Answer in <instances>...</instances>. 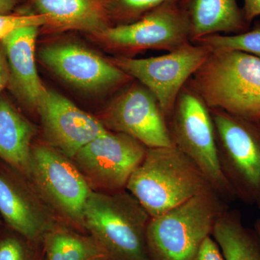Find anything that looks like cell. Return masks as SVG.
<instances>
[{
    "label": "cell",
    "mask_w": 260,
    "mask_h": 260,
    "mask_svg": "<svg viewBox=\"0 0 260 260\" xmlns=\"http://www.w3.org/2000/svg\"><path fill=\"white\" fill-rule=\"evenodd\" d=\"M188 85L210 109L260 122V58L244 51L213 49Z\"/></svg>",
    "instance_id": "cell-1"
},
{
    "label": "cell",
    "mask_w": 260,
    "mask_h": 260,
    "mask_svg": "<svg viewBox=\"0 0 260 260\" xmlns=\"http://www.w3.org/2000/svg\"><path fill=\"white\" fill-rule=\"evenodd\" d=\"M126 190L154 217L214 189L191 159L172 145L147 148Z\"/></svg>",
    "instance_id": "cell-2"
},
{
    "label": "cell",
    "mask_w": 260,
    "mask_h": 260,
    "mask_svg": "<svg viewBox=\"0 0 260 260\" xmlns=\"http://www.w3.org/2000/svg\"><path fill=\"white\" fill-rule=\"evenodd\" d=\"M150 215L129 191H92L84 212L85 230L109 260H151L146 232Z\"/></svg>",
    "instance_id": "cell-3"
},
{
    "label": "cell",
    "mask_w": 260,
    "mask_h": 260,
    "mask_svg": "<svg viewBox=\"0 0 260 260\" xmlns=\"http://www.w3.org/2000/svg\"><path fill=\"white\" fill-rule=\"evenodd\" d=\"M215 191L202 193L165 213L150 217L146 232L151 260H194L200 246L227 210Z\"/></svg>",
    "instance_id": "cell-4"
},
{
    "label": "cell",
    "mask_w": 260,
    "mask_h": 260,
    "mask_svg": "<svg viewBox=\"0 0 260 260\" xmlns=\"http://www.w3.org/2000/svg\"><path fill=\"white\" fill-rule=\"evenodd\" d=\"M26 177L60 223L87 233L84 212L93 190L73 159L47 143L32 144Z\"/></svg>",
    "instance_id": "cell-5"
},
{
    "label": "cell",
    "mask_w": 260,
    "mask_h": 260,
    "mask_svg": "<svg viewBox=\"0 0 260 260\" xmlns=\"http://www.w3.org/2000/svg\"><path fill=\"white\" fill-rule=\"evenodd\" d=\"M168 126L174 145L191 159L214 191L225 201L237 199L220 168L210 109L187 84L177 97Z\"/></svg>",
    "instance_id": "cell-6"
},
{
    "label": "cell",
    "mask_w": 260,
    "mask_h": 260,
    "mask_svg": "<svg viewBox=\"0 0 260 260\" xmlns=\"http://www.w3.org/2000/svg\"><path fill=\"white\" fill-rule=\"evenodd\" d=\"M219 162L236 198L248 204L260 201V122L210 109Z\"/></svg>",
    "instance_id": "cell-7"
},
{
    "label": "cell",
    "mask_w": 260,
    "mask_h": 260,
    "mask_svg": "<svg viewBox=\"0 0 260 260\" xmlns=\"http://www.w3.org/2000/svg\"><path fill=\"white\" fill-rule=\"evenodd\" d=\"M92 37L121 56L148 49L169 52L191 43L181 0L168 1L133 23L111 25Z\"/></svg>",
    "instance_id": "cell-8"
},
{
    "label": "cell",
    "mask_w": 260,
    "mask_h": 260,
    "mask_svg": "<svg viewBox=\"0 0 260 260\" xmlns=\"http://www.w3.org/2000/svg\"><path fill=\"white\" fill-rule=\"evenodd\" d=\"M211 51L207 46L189 43L161 56L145 59L118 56L109 59L155 95L168 121L181 89L206 61Z\"/></svg>",
    "instance_id": "cell-9"
},
{
    "label": "cell",
    "mask_w": 260,
    "mask_h": 260,
    "mask_svg": "<svg viewBox=\"0 0 260 260\" xmlns=\"http://www.w3.org/2000/svg\"><path fill=\"white\" fill-rule=\"evenodd\" d=\"M147 148L129 135L108 130L78 150L72 159L92 190L117 191L126 189Z\"/></svg>",
    "instance_id": "cell-10"
},
{
    "label": "cell",
    "mask_w": 260,
    "mask_h": 260,
    "mask_svg": "<svg viewBox=\"0 0 260 260\" xmlns=\"http://www.w3.org/2000/svg\"><path fill=\"white\" fill-rule=\"evenodd\" d=\"M99 119L107 129L129 135L147 148L174 145L156 98L139 82L124 87Z\"/></svg>",
    "instance_id": "cell-11"
},
{
    "label": "cell",
    "mask_w": 260,
    "mask_h": 260,
    "mask_svg": "<svg viewBox=\"0 0 260 260\" xmlns=\"http://www.w3.org/2000/svg\"><path fill=\"white\" fill-rule=\"evenodd\" d=\"M41 61L52 73L80 90L102 92L132 80L109 59L75 42H56L39 51Z\"/></svg>",
    "instance_id": "cell-12"
},
{
    "label": "cell",
    "mask_w": 260,
    "mask_h": 260,
    "mask_svg": "<svg viewBox=\"0 0 260 260\" xmlns=\"http://www.w3.org/2000/svg\"><path fill=\"white\" fill-rule=\"evenodd\" d=\"M46 143L73 158L85 145L108 131L102 121L64 95L44 87L37 107Z\"/></svg>",
    "instance_id": "cell-13"
},
{
    "label": "cell",
    "mask_w": 260,
    "mask_h": 260,
    "mask_svg": "<svg viewBox=\"0 0 260 260\" xmlns=\"http://www.w3.org/2000/svg\"><path fill=\"white\" fill-rule=\"evenodd\" d=\"M0 213L17 234L32 242L42 241L59 222L28 178L10 166L0 169Z\"/></svg>",
    "instance_id": "cell-14"
},
{
    "label": "cell",
    "mask_w": 260,
    "mask_h": 260,
    "mask_svg": "<svg viewBox=\"0 0 260 260\" xmlns=\"http://www.w3.org/2000/svg\"><path fill=\"white\" fill-rule=\"evenodd\" d=\"M39 26L17 29L2 40L10 72L9 86L27 107L37 109L44 85L36 64V42Z\"/></svg>",
    "instance_id": "cell-15"
},
{
    "label": "cell",
    "mask_w": 260,
    "mask_h": 260,
    "mask_svg": "<svg viewBox=\"0 0 260 260\" xmlns=\"http://www.w3.org/2000/svg\"><path fill=\"white\" fill-rule=\"evenodd\" d=\"M48 20L51 31L78 30L94 36L112 25L107 0H28Z\"/></svg>",
    "instance_id": "cell-16"
},
{
    "label": "cell",
    "mask_w": 260,
    "mask_h": 260,
    "mask_svg": "<svg viewBox=\"0 0 260 260\" xmlns=\"http://www.w3.org/2000/svg\"><path fill=\"white\" fill-rule=\"evenodd\" d=\"M189 25L190 42L215 34L247 31V23L237 0H181Z\"/></svg>",
    "instance_id": "cell-17"
},
{
    "label": "cell",
    "mask_w": 260,
    "mask_h": 260,
    "mask_svg": "<svg viewBox=\"0 0 260 260\" xmlns=\"http://www.w3.org/2000/svg\"><path fill=\"white\" fill-rule=\"evenodd\" d=\"M37 127L0 95V158L26 177Z\"/></svg>",
    "instance_id": "cell-18"
},
{
    "label": "cell",
    "mask_w": 260,
    "mask_h": 260,
    "mask_svg": "<svg viewBox=\"0 0 260 260\" xmlns=\"http://www.w3.org/2000/svg\"><path fill=\"white\" fill-rule=\"evenodd\" d=\"M47 260H109L107 253L88 233L57 222L42 239Z\"/></svg>",
    "instance_id": "cell-19"
},
{
    "label": "cell",
    "mask_w": 260,
    "mask_h": 260,
    "mask_svg": "<svg viewBox=\"0 0 260 260\" xmlns=\"http://www.w3.org/2000/svg\"><path fill=\"white\" fill-rule=\"evenodd\" d=\"M212 237L225 260H260V241L255 231L243 223L240 213L228 208L221 214Z\"/></svg>",
    "instance_id": "cell-20"
},
{
    "label": "cell",
    "mask_w": 260,
    "mask_h": 260,
    "mask_svg": "<svg viewBox=\"0 0 260 260\" xmlns=\"http://www.w3.org/2000/svg\"><path fill=\"white\" fill-rule=\"evenodd\" d=\"M213 49H232L249 53L260 58V23L247 31L234 35L208 36L194 42Z\"/></svg>",
    "instance_id": "cell-21"
},
{
    "label": "cell",
    "mask_w": 260,
    "mask_h": 260,
    "mask_svg": "<svg viewBox=\"0 0 260 260\" xmlns=\"http://www.w3.org/2000/svg\"><path fill=\"white\" fill-rule=\"evenodd\" d=\"M112 25L133 23L170 0H107Z\"/></svg>",
    "instance_id": "cell-22"
},
{
    "label": "cell",
    "mask_w": 260,
    "mask_h": 260,
    "mask_svg": "<svg viewBox=\"0 0 260 260\" xmlns=\"http://www.w3.org/2000/svg\"><path fill=\"white\" fill-rule=\"evenodd\" d=\"M0 260H47L42 241L32 242L19 235L0 239Z\"/></svg>",
    "instance_id": "cell-23"
},
{
    "label": "cell",
    "mask_w": 260,
    "mask_h": 260,
    "mask_svg": "<svg viewBox=\"0 0 260 260\" xmlns=\"http://www.w3.org/2000/svg\"><path fill=\"white\" fill-rule=\"evenodd\" d=\"M46 17L37 13L0 14V42L17 29L27 26H47Z\"/></svg>",
    "instance_id": "cell-24"
},
{
    "label": "cell",
    "mask_w": 260,
    "mask_h": 260,
    "mask_svg": "<svg viewBox=\"0 0 260 260\" xmlns=\"http://www.w3.org/2000/svg\"><path fill=\"white\" fill-rule=\"evenodd\" d=\"M194 260H225V258L218 244L210 236L200 246Z\"/></svg>",
    "instance_id": "cell-25"
},
{
    "label": "cell",
    "mask_w": 260,
    "mask_h": 260,
    "mask_svg": "<svg viewBox=\"0 0 260 260\" xmlns=\"http://www.w3.org/2000/svg\"><path fill=\"white\" fill-rule=\"evenodd\" d=\"M9 68L3 46L0 43V95L2 91L9 85Z\"/></svg>",
    "instance_id": "cell-26"
},
{
    "label": "cell",
    "mask_w": 260,
    "mask_h": 260,
    "mask_svg": "<svg viewBox=\"0 0 260 260\" xmlns=\"http://www.w3.org/2000/svg\"><path fill=\"white\" fill-rule=\"evenodd\" d=\"M242 10L246 21L251 24L254 19L260 16V0H244Z\"/></svg>",
    "instance_id": "cell-27"
},
{
    "label": "cell",
    "mask_w": 260,
    "mask_h": 260,
    "mask_svg": "<svg viewBox=\"0 0 260 260\" xmlns=\"http://www.w3.org/2000/svg\"><path fill=\"white\" fill-rule=\"evenodd\" d=\"M18 4V0H0V14H10Z\"/></svg>",
    "instance_id": "cell-28"
},
{
    "label": "cell",
    "mask_w": 260,
    "mask_h": 260,
    "mask_svg": "<svg viewBox=\"0 0 260 260\" xmlns=\"http://www.w3.org/2000/svg\"><path fill=\"white\" fill-rule=\"evenodd\" d=\"M254 231H255L258 237H259L260 241V219L256 220L255 225H254Z\"/></svg>",
    "instance_id": "cell-29"
},
{
    "label": "cell",
    "mask_w": 260,
    "mask_h": 260,
    "mask_svg": "<svg viewBox=\"0 0 260 260\" xmlns=\"http://www.w3.org/2000/svg\"><path fill=\"white\" fill-rule=\"evenodd\" d=\"M257 205H258V207H259V208L260 209V201L259 202V203H257Z\"/></svg>",
    "instance_id": "cell-30"
}]
</instances>
